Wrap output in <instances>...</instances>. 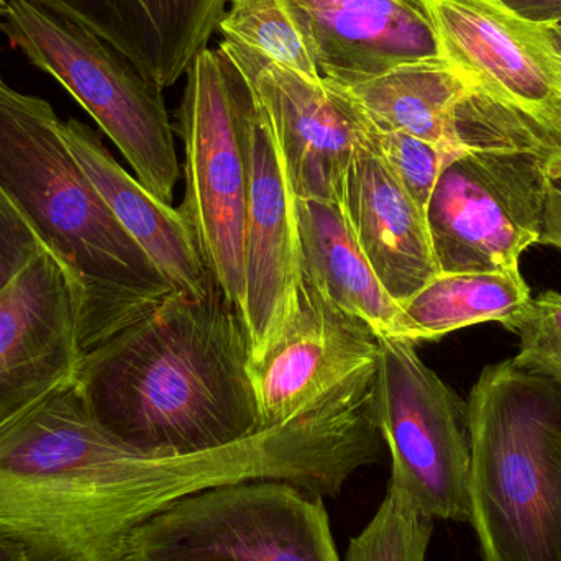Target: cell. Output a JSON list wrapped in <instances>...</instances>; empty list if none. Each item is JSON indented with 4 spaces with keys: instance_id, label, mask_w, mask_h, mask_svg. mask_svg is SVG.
Masks as SVG:
<instances>
[{
    "instance_id": "484cf974",
    "label": "cell",
    "mask_w": 561,
    "mask_h": 561,
    "mask_svg": "<svg viewBox=\"0 0 561 561\" xmlns=\"http://www.w3.org/2000/svg\"><path fill=\"white\" fill-rule=\"evenodd\" d=\"M43 250L28 224L0 191V293Z\"/></svg>"
},
{
    "instance_id": "5b68a950",
    "label": "cell",
    "mask_w": 561,
    "mask_h": 561,
    "mask_svg": "<svg viewBox=\"0 0 561 561\" xmlns=\"http://www.w3.org/2000/svg\"><path fill=\"white\" fill-rule=\"evenodd\" d=\"M2 32L94 118L161 203L181 178L163 88L88 26L33 0H10Z\"/></svg>"
},
{
    "instance_id": "52a82bcc",
    "label": "cell",
    "mask_w": 561,
    "mask_h": 561,
    "mask_svg": "<svg viewBox=\"0 0 561 561\" xmlns=\"http://www.w3.org/2000/svg\"><path fill=\"white\" fill-rule=\"evenodd\" d=\"M131 561H340L323 497L278 480L197 491L135 533Z\"/></svg>"
},
{
    "instance_id": "30bf717a",
    "label": "cell",
    "mask_w": 561,
    "mask_h": 561,
    "mask_svg": "<svg viewBox=\"0 0 561 561\" xmlns=\"http://www.w3.org/2000/svg\"><path fill=\"white\" fill-rule=\"evenodd\" d=\"M442 56L533 127L561 158V78L534 25L500 0H419Z\"/></svg>"
},
{
    "instance_id": "5bb4252c",
    "label": "cell",
    "mask_w": 561,
    "mask_h": 561,
    "mask_svg": "<svg viewBox=\"0 0 561 561\" xmlns=\"http://www.w3.org/2000/svg\"><path fill=\"white\" fill-rule=\"evenodd\" d=\"M265 111L296 199L340 204L346 171L362 144L352 108L322 79L312 81L224 39Z\"/></svg>"
},
{
    "instance_id": "1f68e13d",
    "label": "cell",
    "mask_w": 561,
    "mask_h": 561,
    "mask_svg": "<svg viewBox=\"0 0 561 561\" xmlns=\"http://www.w3.org/2000/svg\"><path fill=\"white\" fill-rule=\"evenodd\" d=\"M552 28L556 30V32L561 36V23L560 25H553Z\"/></svg>"
},
{
    "instance_id": "d6986e66",
    "label": "cell",
    "mask_w": 561,
    "mask_h": 561,
    "mask_svg": "<svg viewBox=\"0 0 561 561\" xmlns=\"http://www.w3.org/2000/svg\"><path fill=\"white\" fill-rule=\"evenodd\" d=\"M323 84L379 130L402 131L457 153L465 151L458 140V117L471 82L445 58L408 62L356 84Z\"/></svg>"
},
{
    "instance_id": "44dd1931",
    "label": "cell",
    "mask_w": 561,
    "mask_h": 561,
    "mask_svg": "<svg viewBox=\"0 0 561 561\" xmlns=\"http://www.w3.org/2000/svg\"><path fill=\"white\" fill-rule=\"evenodd\" d=\"M529 299L530 289L519 270L440 273L401 307L415 342H421L477 323H501Z\"/></svg>"
},
{
    "instance_id": "ac0fdd59",
    "label": "cell",
    "mask_w": 561,
    "mask_h": 561,
    "mask_svg": "<svg viewBox=\"0 0 561 561\" xmlns=\"http://www.w3.org/2000/svg\"><path fill=\"white\" fill-rule=\"evenodd\" d=\"M78 163L125 232L147 253L176 293L204 296L216 286L190 224L117 163L101 137L76 118L62 124Z\"/></svg>"
},
{
    "instance_id": "e0dca14e",
    "label": "cell",
    "mask_w": 561,
    "mask_h": 561,
    "mask_svg": "<svg viewBox=\"0 0 561 561\" xmlns=\"http://www.w3.org/2000/svg\"><path fill=\"white\" fill-rule=\"evenodd\" d=\"M124 53L144 75L170 88L207 48L229 0H33Z\"/></svg>"
},
{
    "instance_id": "8992f818",
    "label": "cell",
    "mask_w": 561,
    "mask_h": 561,
    "mask_svg": "<svg viewBox=\"0 0 561 561\" xmlns=\"http://www.w3.org/2000/svg\"><path fill=\"white\" fill-rule=\"evenodd\" d=\"M252 84L222 48H204L186 71L176 131L184 147V199L207 268L224 296L243 302V236L249 196L247 105Z\"/></svg>"
},
{
    "instance_id": "4dcf8cb0",
    "label": "cell",
    "mask_w": 561,
    "mask_h": 561,
    "mask_svg": "<svg viewBox=\"0 0 561 561\" xmlns=\"http://www.w3.org/2000/svg\"><path fill=\"white\" fill-rule=\"evenodd\" d=\"M10 0H0V32L3 28V20H5L7 12H9Z\"/></svg>"
},
{
    "instance_id": "4fadbf2b",
    "label": "cell",
    "mask_w": 561,
    "mask_h": 561,
    "mask_svg": "<svg viewBox=\"0 0 561 561\" xmlns=\"http://www.w3.org/2000/svg\"><path fill=\"white\" fill-rule=\"evenodd\" d=\"M379 335L304 276L287 325L268 352L250 359L262 428L289 421L362 369L375 365Z\"/></svg>"
},
{
    "instance_id": "83f0119b",
    "label": "cell",
    "mask_w": 561,
    "mask_h": 561,
    "mask_svg": "<svg viewBox=\"0 0 561 561\" xmlns=\"http://www.w3.org/2000/svg\"><path fill=\"white\" fill-rule=\"evenodd\" d=\"M514 15L537 25L561 23V0H500Z\"/></svg>"
},
{
    "instance_id": "7402d4cb",
    "label": "cell",
    "mask_w": 561,
    "mask_h": 561,
    "mask_svg": "<svg viewBox=\"0 0 561 561\" xmlns=\"http://www.w3.org/2000/svg\"><path fill=\"white\" fill-rule=\"evenodd\" d=\"M217 28L233 45L304 78L322 79L280 0H229Z\"/></svg>"
},
{
    "instance_id": "ffe728a7",
    "label": "cell",
    "mask_w": 561,
    "mask_h": 561,
    "mask_svg": "<svg viewBox=\"0 0 561 561\" xmlns=\"http://www.w3.org/2000/svg\"><path fill=\"white\" fill-rule=\"evenodd\" d=\"M304 276L381 336L415 343L414 330L359 249L342 206L296 199Z\"/></svg>"
},
{
    "instance_id": "7a4b0ae2",
    "label": "cell",
    "mask_w": 561,
    "mask_h": 561,
    "mask_svg": "<svg viewBox=\"0 0 561 561\" xmlns=\"http://www.w3.org/2000/svg\"><path fill=\"white\" fill-rule=\"evenodd\" d=\"M249 332L219 284L176 293L82 353L76 386L95 421L150 455L199 454L263 431Z\"/></svg>"
},
{
    "instance_id": "cb8c5ba5",
    "label": "cell",
    "mask_w": 561,
    "mask_h": 561,
    "mask_svg": "<svg viewBox=\"0 0 561 561\" xmlns=\"http://www.w3.org/2000/svg\"><path fill=\"white\" fill-rule=\"evenodd\" d=\"M356 118L362 128V144L398 178L399 183L417 204L419 209L424 214L427 213L428 201L442 171L460 153L402 131L379 130L363 122L358 115Z\"/></svg>"
},
{
    "instance_id": "ba28073f",
    "label": "cell",
    "mask_w": 561,
    "mask_h": 561,
    "mask_svg": "<svg viewBox=\"0 0 561 561\" xmlns=\"http://www.w3.org/2000/svg\"><path fill=\"white\" fill-rule=\"evenodd\" d=\"M379 335L375 417L392 460L389 488L432 519L470 524L467 402L415 352Z\"/></svg>"
},
{
    "instance_id": "7c38bea8",
    "label": "cell",
    "mask_w": 561,
    "mask_h": 561,
    "mask_svg": "<svg viewBox=\"0 0 561 561\" xmlns=\"http://www.w3.org/2000/svg\"><path fill=\"white\" fill-rule=\"evenodd\" d=\"M79 319L78 287L45 250L0 293V425L75 381Z\"/></svg>"
},
{
    "instance_id": "9c48e42d",
    "label": "cell",
    "mask_w": 561,
    "mask_h": 561,
    "mask_svg": "<svg viewBox=\"0 0 561 561\" xmlns=\"http://www.w3.org/2000/svg\"><path fill=\"white\" fill-rule=\"evenodd\" d=\"M552 161L527 150H470L455 157L425 213L438 272L519 270L523 253L542 237Z\"/></svg>"
},
{
    "instance_id": "9a60e30c",
    "label": "cell",
    "mask_w": 561,
    "mask_h": 561,
    "mask_svg": "<svg viewBox=\"0 0 561 561\" xmlns=\"http://www.w3.org/2000/svg\"><path fill=\"white\" fill-rule=\"evenodd\" d=\"M323 81L350 85L444 58L419 0H280Z\"/></svg>"
},
{
    "instance_id": "f546056e",
    "label": "cell",
    "mask_w": 561,
    "mask_h": 561,
    "mask_svg": "<svg viewBox=\"0 0 561 561\" xmlns=\"http://www.w3.org/2000/svg\"><path fill=\"white\" fill-rule=\"evenodd\" d=\"M0 561H25V556L15 543L0 539Z\"/></svg>"
},
{
    "instance_id": "3957f363",
    "label": "cell",
    "mask_w": 561,
    "mask_h": 561,
    "mask_svg": "<svg viewBox=\"0 0 561 561\" xmlns=\"http://www.w3.org/2000/svg\"><path fill=\"white\" fill-rule=\"evenodd\" d=\"M55 108L0 75V191L78 287L89 352L174 287L125 232L76 160Z\"/></svg>"
},
{
    "instance_id": "8fae6325",
    "label": "cell",
    "mask_w": 561,
    "mask_h": 561,
    "mask_svg": "<svg viewBox=\"0 0 561 561\" xmlns=\"http://www.w3.org/2000/svg\"><path fill=\"white\" fill-rule=\"evenodd\" d=\"M249 196L243 236V302L252 362L262 358L293 317L304 279L296 196L275 134L255 92L247 105Z\"/></svg>"
},
{
    "instance_id": "4316f807",
    "label": "cell",
    "mask_w": 561,
    "mask_h": 561,
    "mask_svg": "<svg viewBox=\"0 0 561 561\" xmlns=\"http://www.w3.org/2000/svg\"><path fill=\"white\" fill-rule=\"evenodd\" d=\"M540 243H546L561 252V158H556L549 167L546 213H543Z\"/></svg>"
},
{
    "instance_id": "d4e9b609",
    "label": "cell",
    "mask_w": 561,
    "mask_h": 561,
    "mask_svg": "<svg viewBox=\"0 0 561 561\" xmlns=\"http://www.w3.org/2000/svg\"><path fill=\"white\" fill-rule=\"evenodd\" d=\"M501 323L519 336L514 365L561 388V293L547 290L537 299L530 297Z\"/></svg>"
},
{
    "instance_id": "277c9868",
    "label": "cell",
    "mask_w": 561,
    "mask_h": 561,
    "mask_svg": "<svg viewBox=\"0 0 561 561\" xmlns=\"http://www.w3.org/2000/svg\"><path fill=\"white\" fill-rule=\"evenodd\" d=\"M470 524L483 561H561V388L513 359L467 402Z\"/></svg>"
},
{
    "instance_id": "6da1fadb",
    "label": "cell",
    "mask_w": 561,
    "mask_h": 561,
    "mask_svg": "<svg viewBox=\"0 0 561 561\" xmlns=\"http://www.w3.org/2000/svg\"><path fill=\"white\" fill-rule=\"evenodd\" d=\"M343 471L322 405L226 447L164 457L108 434L72 381L0 425V539L25 561H131L135 533L181 497L252 480L329 497Z\"/></svg>"
},
{
    "instance_id": "603a6c76",
    "label": "cell",
    "mask_w": 561,
    "mask_h": 561,
    "mask_svg": "<svg viewBox=\"0 0 561 561\" xmlns=\"http://www.w3.org/2000/svg\"><path fill=\"white\" fill-rule=\"evenodd\" d=\"M434 519L388 488L371 523L352 539L345 561H425Z\"/></svg>"
},
{
    "instance_id": "2e32d148",
    "label": "cell",
    "mask_w": 561,
    "mask_h": 561,
    "mask_svg": "<svg viewBox=\"0 0 561 561\" xmlns=\"http://www.w3.org/2000/svg\"><path fill=\"white\" fill-rule=\"evenodd\" d=\"M340 206L373 272L396 302H408L440 275L425 214L363 144L346 171Z\"/></svg>"
},
{
    "instance_id": "f1b7e54d",
    "label": "cell",
    "mask_w": 561,
    "mask_h": 561,
    "mask_svg": "<svg viewBox=\"0 0 561 561\" xmlns=\"http://www.w3.org/2000/svg\"><path fill=\"white\" fill-rule=\"evenodd\" d=\"M533 25L540 46L561 78V36L552 26L537 25V23H533Z\"/></svg>"
}]
</instances>
